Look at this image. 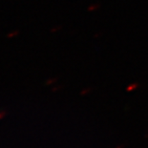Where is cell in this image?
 <instances>
[{"instance_id":"7a4b0ae2","label":"cell","mask_w":148,"mask_h":148,"mask_svg":"<svg viewBox=\"0 0 148 148\" xmlns=\"http://www.w3.org/2000/svg\"><path fill=\"white\" fill-rule=\"evenodd\" d=\"M5 116H6V112L5 111H1V112H0V119L4 118Z\"/></svg>"},{"instance_id":"6da1fadb","label":"cell","mask_w":148,"mask_h":148,"mask_svg":"<svg viewBox=\"0 0 148 148\" xmlns=\"http://www.w3.org/2000/svg\"><path fill=\"white\" fill-rule=\"evenodd\" d=\"M18 34H19V32H18V31H14V32L8 34L7 37H8V38H11V37H14V36H16Z\"/></svg>"}]
</instances>
